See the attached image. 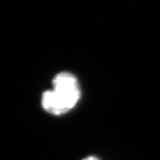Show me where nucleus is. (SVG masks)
<instances>
[{
	"label": "nucleus",
	"mask_w": 160,
	"mask_h": 160,
	"mask_svg": "<svg viewBox=\"0 0 160 160\" xmlns=\"http://www.w3.org/2000/svg\"><path fill=\"white\" fill-rule=\"evenodd\" d=\"M80 96L81 91L76 76L69 72H60L52 79V89L43 93L41 104L50 114L62 115L74 108Z\"/></svg>",
	"instance_id": "obj_1"
},
{
	"label": "nucleus",
	"mask_w": 160,
	"mask_h": 160,
	"mask_svg": "<svg viewBox=\"0 0 160 160\" xmlns=\"http://www.w3.org/2000/svg\"><path fill=\"white\" fill-rule=\"evenodd\" d=\"M82 160H100L97 157L95 156H87L86 158H84Z\"/></svg>",
	"instance_id": "obj_2"
}]
</instances>
